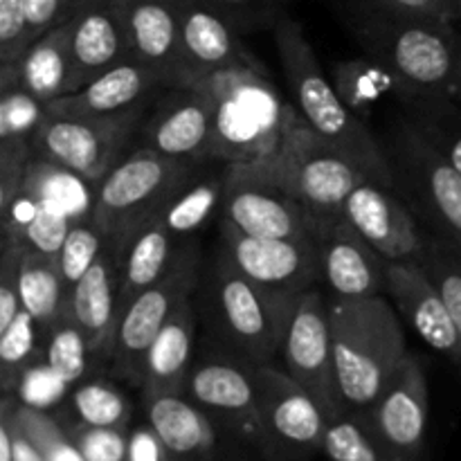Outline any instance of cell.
I'll return each instance as SVG.
<instances>
[{
    "mask_svg": "<svg viewBox=\"0 0 461 461\" xmlns=\"http://www.w3.org/2000/svg\"><path fill=\"white\" fill-rule=\"evenodd\" d=\"M351 30L365 57L392 77L396 99L455 97L461 84V36L455 23L356 7Z\"/></svg>",
    "mask_w": 461,
    "mask_h": 461,
    "instance_id": "cell-1",
    "label": "cell"
},
{
    "mask_svg": "<svg viewBox=\"0 0 461 461\" xmlns=\"http://www.w3.org/2000/svg\"><path fill=\"white\" fill-rule=\"evenodd\" d=\"M333 365L345 414L367 412L408 351L399 311L387 295L331 300Z\"/></svg>",
    "mask_w": 461,
    "mask_h": 461,
    "instance_id": "cell-2",
    "label": "cell"
},
{
    "mask_svg": "<svg viewBox=\"0 0 461 461\" xmlns=\"http://www.w3.org/2000/svg\"><path fill=\"white\" fill-rule=\"evenodd\" d=\"M275 48L286 77L293 106L313 126L324 140L340 149L347 158L356 162L365 174L376 183L394 189L390 165L381 140L374 138L365 120L347 108L331 81L324 75L315 57L313 45L306 39V32L295 18L284 14L273 27Z\"/></svg>",
    "mask_w": 461,
    "mask_h": 461,
    "instance_id": "cell-3",
    "label": "cell"
},
{
    "mask_svg": "<svg viewBox=\"0 0 461 461\" xmlns=\"http://www.w3.org/2000/svg\"><path fill=\"white\" fill-rule=\"evenodd\" d=\"M250 165L320 223L342 216L349 194L360 183L372 180L351 158L309 126L295 106L277 147Z\"/></svg>",
    "mask_w": 461,
    "mask_h": 461,
    "instance_id": "cell-4",
    "label": "cell"
},
{
    "mask_svg": "<svg viewBox=\"0 0 461 461\" xmlns=\"http://www.w3.org/2000/svg\"><path fill=\"white\" fill-rule=\"evenodd\" d=\"M201 84L214 97L216 162H252L277 147L293 104L284 102L264 63L221 72Z\"/></svg>",
    "mask_w": 461,
    "mask_h": 461,
    "instance_id": "cell-5",
    "label": "cell"
},
{
    "mask_svg": "<svg viewBox=\"0 0 461 461\" xmlns=\"http://www.w3.org/2000/svg\"><path fill=\"white\" fill-rule=\"evenodd\" d=\"M203 302L221 347L252 367L270 365L279 354L295 304L250 282L223 252L207 273Z\"/></svg>",
    "mask_w": 461,
    "mask_h": 461,
    "instance_id": "cell-6",
    "label": "cell"
},
{
    "mask_svg": "<svg viewBox=\"0 0 461 461\" xmlns=\"http://www.w3.org/2000/svg\"><path fill=\"white\" fill-rule=\"evenodd\" d=\"M383 151L394 192L403 198L421 228L461 246V174L410 124L396 122Z\"/></svg>",
    "mask_w": 461,
    "mask_h": 461,
    "instance_id": "cell-7",
    "label": "cell"
},
{
    "mask_svg": "<svg viewBox=\"0 0 461 461\" xmlns=\"http://www.w3.org/2000/svg\"><path fill=\"white\" fill-rule=\"evenodd\" d=\"M192 178V165L135 147L97 185L93 221L111 246H120L144 221L160 214Z\"/></svg>",
    "mask_w": 461,
    "mask_h": 461,
    "instance_id": "cell-8",
    "label": "cell"
},
{
    "mask_svg": "<svg viewBox=\"0 0 461 461\" xmlns=\"http://www.w3.org/2000/svg\"><path fill=\"white\" fill-rule=\"evenodd\" d=\"M151 104L111 117L48 115L30 140L32 158L61 165L99 185L133 151L131 147Z\"/></svg>",
    "mask_w": 461,
    "mask_h": 461,
    "instance_id": "cell-9",
    "label": "cell"
},
{
    "mask_svg": "<svg viewBox=\"0 0 461 461\" xmlns=\"http://www.w3.org/2000/svg\"><path fill=\"white\" fill-rule=\"evenodd\" d=\"M198 266L201 261H198L196 246L187 243L183 246L169 273L151 288L140 293L122 311L111 360V372L117 378H124L131 385L142 387L144 360H147L149 347L153 345L174 311L185 300H189L198 288Z\"/></svg>",
    "mask_w": 461,
    "mask_h": 461,
    "instance_id": "cell-10",
    "label": "cell"
},
{
    "mask_svg": "<svg viewBox=\"0 0 461 461\" xmlns=\"http://www.w3.org/2000/svg\"><path fill=\"white\" fill-rule=\"evenodd\" d=\"M225 194L221 221L248 237L311 239L320 237L324 223L268 178L252 169L250 162L223 165Z\"/></svg>",
    "mask_w": 461,
    "mask_h": 461,
    "instance_id": "cell-11",
    "label": "cell"
},
{
    "mask_svg": "<svg viewBox=\"0 0 461 461\" xmlns=\"http://www.w3.org/2000/svg\"><path fill=\"white\" fill-rule=\"evenodd\" d=\"M221 252L239 273L282 300L295 302L320 286V237H248L221 221Z\"/></svg>",
    "mask_w": 461,
    "mask_h": 461,
    "instance_id": "cell-12",
    "label": "cell"
},
{
    "mask_svg": "<svg viewBox=\"0 0 461 461\" xmlns=\"http://www.w3.org/2000/svg\"><path fill=\"white\" fill-rule=\"evenodd\" d=\"M279 354L286 365L288 376L295 378L318 401L329 421L345 414L338 394L336 365H333L329 302H324L318 286L302 293L293 304Z\"/></svg>",
    "mask_w": 461,
    "mask_h": 461,
    "instance_id": "cell-13",
    "label": "cell"
},
{
    "mask_svg": "<svg viewBox=\"0 0 461 461\" xmlns=\"http://www.w3.org/2000/svg\"><path fill=\"white\" fill-rule=\"evenodd\" d=\"M259 444L270 453L311 455L322 450L329 417L318 401L288 372L259 365L255 367Z\"/></svg>",
    "mask_w": 461,
    "mask_h": 461,
    "instance_id": "cell-14",
    "label": "cell"
},
{
    "mask_svg": "<svg viewBox=\"0 0 461 461\" xmlns=\"http://www.w3.org/2000/svg\"><path fill=\"white\" fill-rule=\"evenodd\" d=\"M138 140V147L185 165L214 160V97L203 84L162 90L144 115Z\"/></svg>",
    "mask_w": 461,
    "mask_h": 461,
    "instance_id": "cell-15",
    "label": "cell"
},
{
    "mask_svg": "<svg viewBox=\"0 0 461 461\" xmlns=\"http://www.w3.org/2000/svg\"><path fill=\"white\" fill-rule=\"evenodd\" d=\"M428 414L430 390L426 369L408 354L383 394L358 419L385 457L417 461L426 444Z\"/></svg>",
    "mask_w": 461,
    "mask_h": 461,
    "instance_id": "cell-16",
    "label": "cell"
},
{
    "mask_svg": "<svg viewBox=\"0 0 461 461\" xmlns=\"http://www.w3.org/2000/svg\"><path fill=\"white\" fill-rule=\"evenodd\" d=\"M185 396L210 419H219L241 435L259 441L255 367L230 351L203 354L194 360Z\"/></svg>",
    "mask_w": 461,
    "mask_h": 461,
    "instance_id": "cell-17",
    "label": "cell"
},
{
    "mask_svg": "<svg viewBox=\"0 0 461 461\" xmlns=\"http://www.w3.org/2000/svg\"><path fill=\"white\" fill-rule=\"evenodd\" d=\"M342 214L383 259H421L426 232L408 203L392 187L365 180L349 194Z\"/></svg>",
    "mask_w": 461,
    "mask_h": 461,
    "instance_id": "cell-18",
    "label": "cell"
},
{
    "mask_svg": "<svg viewBox=\"0 0 461 461\" xmlns=\"http://www.w3.org/2000/svg\"><path fill=\"white\" fill-rule=\"evenodd\" d=\"M387 264L345 214L320 232V284L331 300H363L387 293Z\"/></svg>",
    "mask_w": 461,
    "mask_h": 461,
    "instance_id": "cell-19",
    "label": "cell"
},
{
    "mask_svg": "<svg viewBox=\"0 0 461 461\" xmlns=\"http://www.w3.org/2000/svg\"><path fill=\"white\" fill-rule=\"evenodd\" d=\"M180 52L185 86L237 68L261 66L241 34L201 0H180Z\"/></svg>",
    "mask_w": 461,
    "mask_h": 461,
    "instance_id": "cell-20",
    "label": "cell"
},
{
    "mask_svg": "<svg viewBox=\"0 0 461 461\" xmlns=\"http://www.w3.org/2000/svg\"><path fill=\"white\" fill-rule=\"evenodd\" d=\"M387 297L399 315L408 320L428 347L461 365V336L455 320L419 261H390L387 264Z\"/></svg>",
    "mask_w": 461,
    "mask_h": 461,
    "instance_id": "cell-21",
    "label": "cell"
},
{
    "mask_svg": "<svg viewBox=\"0 0 461 461\" xmlns=\"http://www.w3.org/2000/svg\"><path fill=\"white\" fill-rule=\"evenodd\" d=\"M70 41L77 90L104 72L133 61L124 0H86L70 18Z\"/></svg>",
    "mask_w": 461,
    "mask_h": 461,
    "instance_id": "cell-22",
    "label": "cell"
},
{
    "mask_svg": "<svg viewBox=\"0 0 461 461\" xmlns=\"http://www.w3.org/2000/svg\"><path fill=\"white\" fill-rule=\"evenodd\" d=\"M68 313L84 333L93 363L111 367L117 327L122 318L120 266H117L111 243L104 248L88 273L72 288L68 297Z\"/></svg>",
    "mask_w": 461,
    "mask_h": 461,
    "instance_id": "cell-23",
    "label": "cell"
},
{
    "mask_svg": "<svg viewBox=\"0 0 461 461\" xmlns=\"http://www.w3.org/2000/svg\"><path fill=\"white\" fill-rule=\"evenodd\" d=\"M167 84L151 68L140 61H126L104 72L77 93L48 104V115L57 117H111L131 108L147 106Z\"/></svg>",
    "mask_w": 461,
    "mask_h": 461,
    "instance_id": "cell-24",
    "label": "cell"
},
{
    "mask_svg": "<svg viewBox=\"0 0 461 461\" xmlns=\"http://www.w3.org/2000/svg\"><path fill=\"white\" fill-rule=\"evenodd\" d=\"M133 59L162 77L167 88L185 86L180 52V0H124Z\"/></svg>",
    "mask_w": 461,
    "mask_h": 461,
    "instance_id": "cell-25",
    "label": "cell"
},
{
    "mask_svg": "<svg viewBox=\"0 0 461 461\" xmlns=\"http://www.w3.org/2000/svg\"><path fill=\"white\" fill-rule=\"evenodd\" d=\"M7 86H18L43 104H52L75 93L77 72L70 21L39 36L16 63L0 68V88Z\"/></svg>",
    "mask_w": 461,
    "mask_h": 461,
    "instance_id": "cell-26",
    "label": "cell"
},
{
    "mask_svg": "<svg viewBox=\"0 0 461 461\" xmlns=\"http://www.w3.org/2000/svg\"><path fill=\"white\" fill-rule=\"evenodd\" d=\"M120 266L122 311L142 291L160 282L178 259L183 243L174 239L160 214L144 221L120 246H111Z\"/></svg>",
    "mask_w": 461,
    "mask_h": 461,
    "instance_id": "cell-27",
    "label": "cell"
},
{
    "mask_svg": "<svg viewBox=\"0 0 461 461\" xmlns=\"http://www.w3.org/2000/svg\"><path fill=\"white\" fill-rule=\"evenodd\" d=\"M196 345V309L192 297L174 311L162 331L149 347L144 360L142 394H185L194 365Z\"/></svg>",
    "mask_w": 461,
    "mask_h": 461,
    "instance_id": "cell-28",
    "label": "cell"
},
{
    "mask_svg": "<svg viewBox=\"0 0 461 461\" xmlns=\"http://www.w3.org/2000/svg\"><path fill=\"white\" fill-rule=\"evenodd\" d=\"M147 423L174 459L205 461L216 448L212 419L185 394H142Z\"/></svg>",
    "mask_w": 461,
    "mask_h": 461,
    "instance_id": "cell-29",
    "label": "cell"
},
{
    "mask_svg": "<svg viewBox=\"0 0 461 461\" xmlns=\"http://www.w3.org/2000/svg\"><path fill=\"white\" fill-rule=\"evenodd\" d=\"M3 216V237L21 241L27 250L59 255L68 230L75 223L70 214L59 203L41 196V194L23 189L21 196L12 203Z\"/></svg>",
    "mask_w": 461,
    "mask_h": 461,
    "instance_id": "cell-30",
    "label": "cell"
},
{
    "mask_svg": "<svg viewBox=\"0 0 461 461\" xmlns=\"http://www.w3.org/2000/svg\"><path fill=\"white\" fill-rule=\"evenodd\" d=\"M21 302L45 333L66 313L68 293L57 255L25 250L21 264Z\"/></svg>",
    "mask_w": 461,
    "mask_h": 461,
    "instance_id": "cell-31",
    "label": "cell"
},
{
    "mask_svg": "<svg viewBox=\"0 0 461 461\" xmlns=\"http://www.w3.org/2000/svg\"><path fill=\"white\" fill-rule=\"evenodd\" d=\"M225 194V171L210 174L205 178L194 176L178 194L169 201V205L162 210L167 228L174 234L178 243H187L194 234L201 232L216 212L223 207Z\"/></svg>",
    "mask_w": 461,
    "mask_h": 461,
    "instance_id": "cell-32",
    "label": "cell"
},
{
    "mask_svg": "<svg viewBox=\"0 0 461 461\" xmlns=\"http://www.w3.org/2000/svg\"><path fill=\"white\" fill-rule=\"evenodd\" d=\"M410 124L461 174V106L455 97L399 99Z\"/></svg>",
    "mask_w": 461,
    "mask_h": 461,
    "instance_id": "cell-33",
    "label": "cell"
},
{
    "mask_svg": "<svg viewBox=\"0 0 461 461\" xmlns=\"http://www.w3.org/2000/svg\"><path fill=\"white\" fill-rule=\"evenodd\" d=\"M45 340L48 333L25 309L0 329V383L5 394L16 396L25 374L39 365V358H45Z\"/></svg>",
    "mask_w": 461,
    "mask_h": 461,
    "instance_id": "cell-34",
    "label": "cell"
},
{
    "mask_svg": "<svg viewBox=\"0 0 461 461\" xmlns=\"http://www.w3.org/2000/svg\"><path fill=\"white\" fill-rule=\"evenodd\" d=\"M331 84L347 108L365 122L385 95L394 93L392 77L369 57L336 63L331 70Z\"/></svg>",
    "mask_w": 461,
    "mask_h": 461,
    "instance_id": "cell-35",
    "label": "cell"
},
{
    "mask_svg": "<svg viewBox=\"0 0 461 461\" xmlns=\"http://www.w3.org/2000/svg\"><path fill=\"white\" fill-rule=\"evenodd\" d=\"M72 421L93 428H120L129 430L133 408L131 401L104 378L84 381L70 396Z\"/></svg>",
    "mask_w": 461,
    "mask_h": 461,
    "instance_id": "cell-36",
    "label": "cell"
},
{
    "mask_svg": "<svg viewBox=\"0 0 461 461\" xmlns=\"http://www.w3.org/2000/svg\"><path fill=\"white\" fill-rule=\"evenodd\" d=\"M43 360L68 387L84 381V376L88 374L93 356H90L88 345H86L84 333L79 331L68 309L59 318V322L50 329Z\"/></svg>",
    "mask_w": 461,
    "mask_h": 461,
    "instance_id": "cell-37",
    "label": "cell"
},
{
    "mask_svg": "<svg viewBox=\"0 0 461 461\" xmlns=\"http://www.w3.org/2000/svg\"><path fill=\"white\" fill-rule=\"evenodd\" d=\"M14 419L21 430L39 446L45 461H86L81 450L68 435L66 426L45 410L32 408L16 399L14 403Z\"/></svg>",
    "mask_w": 461,
    "mask_h": 461,
    "instance_id": "cell-38",
    "label": "cell"
},
{
    "mask_svg": "<svg viewBox=\"0 0 461 461\" xmlns=\"http://www.w3.org/2000/svg\"><path fill=\"white\" fill-rule=\"evenodd\" d=\"M106 246V234L97 228V223L93 219H81L70 225L66 241H63L61 250L57 255L68 297H70L72 288L88 273L90 266L97 261V257L102 255Z\"/></svg>",
    "mask_w": 461,
    "mask_h": 461,
    "instance_id": "cell-39",
    "label": "cell"
},
{
    "mask_svg": "<svg viewBox=\"0 0 461 461\" xmlns=\"http://www.w3.org/2000/svg\"><path fill=\"white\" fill-rule=\"evenodd\" d=\"M322 453L331 461H383L374 437L354 414H340L331 419L324 432Z\"/></svg>",
    "mask_w": 461,
    "mask_h": 461,
    "instance_id": "cell-40",
    "label": "cell"
},
{
    "mask_svg": "<svg viewBox=\"0 0 461 461\" xmlns=\"http://www.w3.org/2000/svg\"><path fill=\"white\" fill-rule=\"evenodd\" d=\"M48 117V104L18 86L0 88V140H27Z\"/></svg>",
    "mask_w": 461,
    "mask_h": 461,
    "instance_id": "cell-41",
    "label": "cell"
},
{
    "mask_svg": "<svg viewBox=\"0 0 461 461\" xmlns=\"http://www.w3.org/2000/svg\"><path fill=\"white\" fill-rule=\"evenodd\" d=\"M419 264L426 268V273L430 275L432 282L439 288L441 297H444L446 306H448L450 315L455 320V327H457L461 336V270L453 261V257L448 255L439 237L426 232V248H423Z\"/></svg>",
    "mask_w": 461,
    "mask_h": 461,
    "instance_id": "cell-42",
    "label": "cell"
},
{
    "mask_svg": "<svg viewBox=\"0 0 461 461\" xmlns=\"http://www.w3.org/2000/svg\"><path fill=\"white\" fill-rule=\"evenodd\" d=\"M203 5L219 14L239 34L246 32L273 30L275 23L284 16V5L288 0H201Z\"/></svg>",
    "mask_w": 461,
    "mask_h": 461,
    "instance_id": "cell-43",
    "label": "cell"
},
{
    "mask_svg": "<svg viewBox=\"0 0 461 461\" xmlns=\"http://www.w3.org/2000/svg\"><path fill=\"white\" fill-rule=\"evenodd\" d=\"M86 461H129L131 430L93 428L77 421H61Z\"/></svg>",
    "mask_w": 461,
    "mask_h": 461,
    "instance_id": "cell-44",
    "label": "cell"
},
{
    "mask_svg": "<svg viewBox=\"0 0 461 461\" xmlns=\"http://www.w3.org/2000/svg\"><path fill=\"white\" fill-rule=\"evenodd\" d=\"M27 248L12 237H3L0 248V329L7 327L23 311L21 264Z\"/></svg>",
    "mask_w": 461,
    "mask_h": 461,
    "instance_id": "cell-45",
    "label": "cell"
},
{
    "mask_svg": "<svg viewBox=\"0 0 461 461\" xmlns=\"http://www.w3.org/2000/svg\"><path fill=\"white\" fill-rule=\"evenodd\" d=\"M32 149L27 140H0V212L23 194Z\"/></svg>",
    "mask_w": 461,
    "mask_h": 461,
    "instance_id": "cell-46",
    "label": "cell"
},
{
    "mask_svg": "<svg viewBox=\"0 0 461 461\" xmlns=\"http://www.w3.org/2000/svg\"><path fill=\"white\" fill-rule=\"evenodd\" d=\"M369 12L405 18H430V21H461V0H354Z\"/></svg>",
    "mask_w": 461,
    "mask_h": 461,
    "instance_id": "cell-47",
    "label": "cell"
},
{
    "mask_svg": "<svg viewBox=\"0 0 461 461\" xmlns=\"http://www.w3.org/2000/svg\"><path fill=\"white\" fill-rule=\"evenodd\" d=\"M27 48L25 0H0V68L16 63Z\"/></svg>",
    "mask_w": 461,
    "mask_h": 461,
    "instance_id": "cell-48",
    "label": "cell"
},
{
    "mask_svg": "<svg viewBox=\"0 0 461 461\" xmlns=\"http://www.w3.org/2000/svg\"><path fill=\"white\" fill-rule=\"evenodd\" d=\"M84 3L86 0H25L30 45L45 32L70 21Z\"/></svg>",
    "mask_w": 461,
    "mask_h": 461,
    "instance_id": "cell-49",
    "label": "cell"
},
{
    "mask_svg": "<svg viewBox=\"0 0 461 461\" xmlns=\"http://www.w3.org/2000/svg\"><path fill=\"white\" fill-rule=\"evenodd\" d=\"M129 461H174L151 426H140L129 435Z\"/></svg>",
    "mask_w": 461,
    "mask_h": 461,
    "instance_id": "cell-50",
    "label": "cell"
},
{
    "mask_svg": "<svg viewBox=\"0 0 461 461\" xmlns=\"http://www.w3.org/2000/svg\"><path fill=\"white\" fill-rule=\"evenodd\" d=\"M9 396V423H12V446H14V461H45L43 453L39 450V446L21 430V426L14 419V403H16V396Z\"/></svg>",
    "mask_w": 461,
    "mask_h": 461,
    "instance_id": "cell-51",
    "label": "cell"
},
{
    "mask_svg": "<svg viewBox=\"0 0 461 461\" xmlns=\"http://www.w3.org/2000/svg\"><path fill=\"white\" fill-rule=\"evenodd\" d=\"M0 461H14L12 423H9V396H3L0 403Z\"/></svg>",
    "mask_w": 461,
    "mask_h": 461,
    "instance_id": "cell-52",
    "label": "cell"
},
{
    "mask_svg": "<svg viewBox=\"0 0 461 461\" xmlns=\"http://www.w3.org/2000/svg\"><path fill=\"white\" fill-rule=\"evenodd\" d=\"M441 241H444L446 250H448V255L453 257V261H455V264H457V268L461 270V246H457V243L446 241V239H441Z\"/></svg>",
    "mask_w": 461,
    "mask_h": 461,
    "instance_id": "cell-53",
    "label": "cell"
},
{
    "mask_svg": "<svg viewBox=\"0 0 461 461\" xmlns=\"http://www.w3.org/2000/svg\"><path fill=\"white\" fill-rule=\"evenodd\" d=\"M455 99H457V102H459V106H461V84H459L457 93H455Z\"/></svg>",
    "mask_w": 461,
    "mask_h": 461,
    "instance_id": "cell-54",
    "label": "cell"
},
{
    "mask_svg": "<svg viewBox=\"0 0 461 461\" xmlns=\"http://www.w3.org/2000/svg\"><path fill=\"white\" fill-rule=\"evenodd\" d=\"M383 461H405V459H396V457H385Z\"/></svg>",
    "mask_w": 461,
    "mask_h": 461,
    "instance_id": "cell-55",
    "label": "cell"
}]
</instances>
